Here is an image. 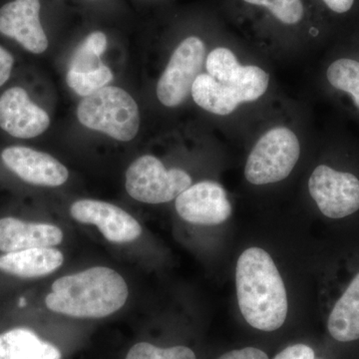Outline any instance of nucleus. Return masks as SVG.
Segmentation results:
<instances>
[{
    "label": "nucleus",
    "mask_w": 359,
    "mask_h": 359,
    "mask_svg": "<svg viewBox=\"0 0 359 359\" xmlns=\"http://www.w3.org/2000/svg\"><path fill=\"white\" fill-rule=\"evenodd\" d=\"M125 359H197L192 349L183 346L162 348L148 342H139L131 347Z\"/></svg>",
    "instance_id": "4be33fe9"
},
{
    "label": "nucleus",
    "mask_w": 359,
    "mask_h": 359,
    "mask_svg": "<svg viewBox=\"0 0 359 359\" xmlns=\"http://www.w3.org/2000/svg\"><path fill=\"white\" fill-rule=\"evenodd\" d=\"M327 330L339 342L359 339V273L335 302L328 318Z\"/></svg>",
    "instance_id": "f3484780"
},
{
    "label": "nucleus",
    "mask_w": 359,
    "mask_h": 359,
    "mask_svg": "<svg viewBox=\"0 0 359 359\" xmlns=\"http://www.w3.org/2000/svg\"><path fill=\"white\" fill-rule=\"evenodd\" d=\"M65 263V256L55 248H34L6 252L0 256V271L15 278H42L51 275Z\"/></svg>",
    "instance_id": "2eb2a0df"
},
{
    "label": "nucleus",
    "mask_w": 359,
    "mask_h": 359,
    "mask_svg": "<svg viewBox=\"0 0 359 359\" xmlns=\"http://www.w3.org/2000/svg\"><path fill=\"white\" fill-rule=\"evenodd\" d=\"M40 0H13L0 8V33L16 40L26 50L41 54L48 39L40 21Z\"/></svg>",
    "instance_id": "ddd939ff"
},
{
    "label": "nucleus",
    "mask_w": 359,
    "mask_h": 359,
    "mask_svg": "<svg viewBox=\"0 0 359 359\" xmlns=\"http://www.w3.org/2000/svg\"><path fill=\"white\" fill-rule=\"evenodd\" d=\"M249 6L264 8L285 25H299L304 18L302 0H242Z\"/></svg>",
    "instance_id": "aec40b11"
},
{
    "label": "nucleus",
    "mask_w": 359,
    "mask_h": 359,
    "mask_svg": "<svg viewBox=\"0 0 359 359\" xmlns=\"http://www.w3.org/2000/svg\"><path fill=\"white\" fill-rule=\"evenodd\" d=\"M268 73L255 65H240L226 82L217 81L208 73H201L192 86L195 103L212 114L226 116L242 103L252 102L266 93Z\"/></svg>",
    "instance_id": "20e7f679"
},
{
    "label": "nucleus",
    "mask_w": 359,
    "mask_h": 359,
    "mask_svg": "<svg viewBox=\"0 0 359 359\" xmlns=\"http://www.w3.org/2000/svg\"><path fill=\"white\" fill-rule=\"evenodd\" d=\"M60 351L33 330L11 328L0 334V359H61Z\"/></svg>",
    "instance_id": "dca6fc26"
},
{
    "label": "nucleus",
    "mask_w": 359,
    "mask_h": 359,
    "mask_svg": "<svg viewBox=\"0 0 359 359\" xmlns=\"http://www.w3.org/2000/svg\"><path fill=\"white\" fill-rule=\"evenodd\" d=\"M50 125L46 111L29 98L25 89L13 87L0 97V128L15 138L32 139Z\"/></svg>",
    "instance_id": "f8f14e48"
},
{
    "label": "nucleus",
    "mask_w": 359,
    "mask_h": 359,
    "mask_svg": "<svg viewBox=\"0 0 359 359\" xmlns=\"http://www.w3.org/2000/svg\"><path fill=\"white\" fill-rule=\"evenodd\" d=\"M102 65L101 55L92 50L83 41L71 58L69 70L81 73L90 72V71L99 69Z\"/></svg>",
    "instance_id": "5701e85b"
},
{
    "label": "nucleus",
    "mask_w": 359,
    "mask_h": 359,
    "mask_svg": "<svg viewBox=\"0 0 359 359\" xmlns=\"http://www.w3.org/2000/svg\"><path fill=\"white\" fill-rule=\"evenodd\" d=\"M238 308L250 327L275 332L287 320V290L275 262L261 248L245 250L238 259Z\"/></svg>",
    "instance_id": "f257e3e1"
},
{
    "label": "nucleus",
    "mask_w": 359,
    "mask_h": 359,
    "mask_svg": "<svg viewBox=\"0 0 359 359\" xmlns=\"http://www.w3.org/2000/svg\"><path fill=\"white\" fill-rule=\"evenodd\" d=\"M205 46L200 37H187L175 49L157 84V97L167 107H177L190 95L196 78L201 74Z\"/></svg>",
    "instance_id": "0eeeda50"
},
{
    "label": "nucleus",
    "mask_w": 359,
    "mask_h": 359,
    "mask_svg": "<svg viewBox=\"0 0 359 359\" xmlns=\"http://www.w3.org/2000/svg\"><path fill=\"white\" fill-rule=\"evenodd\" d=\"M1 160L9 171L32 185L59 187L69 178L67 168L57 159L25 146H11L4 149Z\"/></svg>",
    "instance_id": "9b49d317"
},
{
    "label": "nucleus",
    "mask_w": 359,
    "mask_h": 359,
    "mask_svg": "<svg viewBox=\"0 0 359 359\" xmlns=\"http://www.w3.org/2000/svg\"><path fill=\"white\" fill-rule=\"evenodd\" d=\"M65 233L55 224L34 223L4 217L0 219V252H18L34 248H54L62 243Z\"/></svg>",
    "instance_id": "4468645a"
},
{
    "label": "nucleus",
    "mask_w": 359,
    "mask_h": 359,
    "mask_svg": "<svg viewBox=\"0 0 359 359\" xmlns=\"http://www.w3.org/2000/svg\"><path fill=\"white\" fill-rule=\"evenodd\" d=\"M237 56L226 47H218L205 59L208 74L219 82H226L240 67Z\"/></svg>",
    "instance_id": "412c9836"
},
{
    "label": "nucleus",
    "mask_w": 359,
    "mask_h": 359,
    "mask_svg": "<svg viewBox=\"0 0 359 359\" xmlns=\"http://www.w3.org/2000/svg\"><path fill=\"white\" fill-rule=\"evenodd\" d=\"M355 0H323L328 9L335 13H346L353 8Z\"/></svg>",
    "instance_id": "bb28decb"
},
{
    "label": "nucleus",
    "mask_w": 359,
    "mask_h": 359,
    "mask_svg": "<svg viewBox=\"0 0 359 359\" xmlns=\"http://www.w3.org/2000/svg\"><path fill=\"white\" fill-rule=\"evenodd\" d=\"M128 297L126 280L117 271L92 266L52 283L45 306L70 318H103L119 311Z\"/></svg>",
    "instance_id": "f03ea898"
},
{
    "label": "nucleus",
    "mask_w": 359,
    "mask_h": 359,
    "mask_svg": "<svg viewBox=\"0 0 359 359\" xmlns=\"http://www.w3.org/2000/svg\"><path fill=\"white\" fill-rule=\"evenodd\" d=\"M273 359H314V351L306 344H294L283 349Z\"/></svg>",
    "instance_id": "b1692460"
},
{
    "label": "nucleus",
    "mask_w": 359,
    "mask_h": 359,
    "mask_svg": "<svg viewBox=\"0 0 359 359\" xmlns=\"http://www.w3.org/2000/svg\"><path fill=\"white\" fill-rule=\"evenodd\" d=\"M13 56L0 45V86L8 81L13 72Z\"/></svg>",
    "instance_id": "a878e982"
},
{
    "label": "nucleus",
    "mask_w": 359,
    "mask_h": 359,
    "mask_svg": "<svg viewBox=\"0 0 359 359\" xmlns=\"http://www.w3.org/2000/svg\"><path fill=\"white\" fill-rule=\"evenodd\" d=\"M301 155V144L292 130L276 127L264 133L248 157L245 179L254 185H266L290 176Z\"/></svg>",
    "instance_id": "39448f33"
},
{
    "label": "nucleus",
    "mask_w": 359,
    "mask_h": 359,
    "mask_svg": "<svg viewBox=\"0 0 359 359\" xmlns=\"http://www.w3.org/2000/svg\"><path fill=\"white\" fill-rule=\"evenodd\" d=\"M175 207L184 221L203 226L223 224L231 215L226 190L212 181H202L189 187L177 197Z\"/></svg>",
    "instance_id": "9d476101"
},
{
    "label": "nucleus",
    "mask_w": 359,
    "mask_h": 359,
    "mask_svg": "<svg viewBox=\"0 0 359 359\" xmlns=\"http://www.w3.org/2000/svg\"><path fill=\"white\" fill-rule=\"evenodd\" d=\"M217 359H269L264 351L256 347H245L223 354Z\"/></svg>",
    "instance_id": "393cba45"
},
{
    "label": "nucleus",
    "mask_w": 359,
    "mask_h": 359,
    "mask_svg": "<svg viewBox=\"0 0 359 359\" xmlns=\"http://www.w3.org/2000/svg\"><path fill=\"white\" fill-rule=\"evenodd\" d=\"M77 118L86 128L108 135L115 140H133L140 128V113L133 97L124 89L105 86L84 97Z\"/></svg>",
    "instance_id": "7ed1b4c3"
},
{
    "label": "nucleus",
    "mask_w": 359,
    "mask_h": 359,
    "mask_svg": "<svg viewBox=\"0 0 359 359\" xmlns=\"http://www.w3.org/2000/svg\"><path fill=\"white\" fill-rule=\"evenodd\" d=\"M328 82L335 89L341 90L353 96L359 109V62L353 59L341 58L328 67Z\"/></svg>",
    "instance_id": "a211bd4d"
},
{
    "label": "nucleus",
    "mask_w": 359,
    "mask_h": 359,
    "mask_svg": "<svg viewBox=\"0 0 359 359\" xmlns=\"http://www.w3.org/2000/svg\"><path fill=\"white\" fill-rule=\"evenodd\" d=\"M192 185L190 175L181 169H166L158 158L142 156L126 171L125 187L130 197L145 204H164Z\"/></svg>",
    "instance_id": "423d86ee"
},
{
    "label": "nucleus",
    "mask_w": 359,
    "mask_h": 359,
    "mask_svg": "<svg viewBox=\"0 0 359 359\" xmlns=\"http://www.w3.org/2000/svg\"><path fill=\"white\" fill-rule=\"evenodd\" d=\"M70 215L79 223L97 226L103 237L113 244H128L142 235L141 224L132 215L103 201H76L71 205Z\"/></svg>",
    "instance_id": "1a4fd4ad"
},
{
    "label": "nucleus",
    "mask_w": 359,
    "mask_h": 359,
    "mask_svg": "<svg viewBox=\"0 0 359 359\" xmlns=\"http://www.w3.org/2000/svg\"><path fill=\"white\" fill-rule=\"evenodd\" d=\"M309 190L327 218H346L359 210V180L353 174L320 165L309 177Z\"/></svg>",
    "instance_id": "6e6552de"
},
{
    "label": "nucleus",
    "mask_w": 359,
    "mask_h": 359,
    "mask_svg": "<svg viewBox=\"0 0 359 359\" xmlns=\"http://www.w3.org/2000/svg\"><path fill=\"white\" fill-rule=\"evenodd\" d=\"M113 73L107 65L90 72H75L68 70L66 82L75 93L87 97L107 86L112 81Z\"/></svg>",
    "instance_id": "6ab92c4d"
}]
</instances>
